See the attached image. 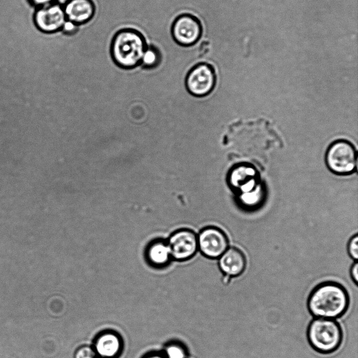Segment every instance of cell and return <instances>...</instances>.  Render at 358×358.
Returning <instances> with one entry per match:
<instances>
[{
	"label": "cell",
	"instance_id": "obj_1",
	"mask_svg": "<svg viewBox=\"0 0 358 358\" xmlns=\"http://www.w3.org/2000/svg\"><path fill=\"white\" fill-rule=\"evenodd\" d=\"M350 303L347 289L336 281L327 280L317 285L309 293L306 304L314 317L336 319L343 316Z\"/></svg>",
	"mask_w": 358,
	"mask_h": 358
},
{
	"label": "cell",
	"instance_id": "obj_2",
	"mask_svg": "<svg viewBox=\"0 0 358 358\" xmlns=\"http://www.w3.org/2000/svg\"><path fill=\"white\" fill-rule=\"evenodd\" d=\"M145 36L134 28H122L112 37L110 57L115 64L122 69H133L140 66L148 46Z\"/></svg>",
	"mask_w": 358,
	"mask_h": 358
},
{
	"label": "cell",
	"instance_id": "obj_3",
	"mask_svg": "<svg viewBox=\"0 0 358 358\" xmlns=\"http://www.w3.org/2000/svg\"><path fill=\"white\" fill-rule=\"evenodd\" d=\"M306 338L314 351L321 355H330L341 346L343 331L337 321L333 319L315 317L308 323Z\"/></svg>",
	"mask_w": 358,
	"mask_h": 358
},
{
	"label": "cell",
	"instance_id": "obj_4",
	"mask_svg": "<svg viewBox=\"0 0 358 358\" xmlns=\"http://www.w3.org/2000/svg\"><path fill=\"white\" fill-rule=\"evenodd\" d=\"M357 153L349 141L338 139L333 141L325 153V163L331 172L338 176H347L357 171Z\"/></svg>",
	"mask_w": 358,
	"mask_h": 358
},
{
	"label": "cell",
	"instance_id": "obj_5",
	"mask_svg": "<svg viewBox=\"0 0 358 358\" xmlns=\"http://www.w3.org/2000/svg\"><path fill=\"white\" fill-rule=\"evenodd\" d=\"M226 181L235 196L254 190L262 182L257 169L248 162L233 165L227 172Z\"/></svg>",
	"mask_w": 358,
	"mask_h": 358
},
{
	"label": "cell",
	"instance_id": "obj_6",
	"mask_svg": "<svg viewBox=\"0 0 358 358\" xmlns=\"http://www.w3.org/2000/svg\"><path fill=\"white\" fill-rule=\"evenodd\" d=\"M215 84V69L212 65L206 62H200L192 66L185 80L186 90L196 97H204L210 94Z\"/></svg>",
	"mask_w": 358,
	"mask_h": 358
},
{
	"label": "cell",
	"instance_id": "obj_7",
	"mask_svg": "<svg viewBox=\"0 0 358 358\" xmlns=\"http://www.w3.org/2000/svg\"><path fill=\"white\" fill-rule=\"evenodd\" d=\"M202 31L203 28L200 20L188 13L178 15L171 27L173 40L182 47L195 45L200 40Z\"/></svg>",
	"mask_w": 358,
	"mask_h": 358
},
{
	"label": "cell",
	"instance_id": "obj_8",
	"mask_svg": "<svg viewBox=\"0 0 358 358\" xmlns=\"http://www.w3.org/2000/svg\"><path fill=\"white\" fill-rule=\"evenodd\" d=\"M198 249L206 257L217 259L229 248L226 233L216 226H207L197 235Z\"/></svg>",
	"mask_w": 358,
	"mask_h": 358
},
{
	"label": "cell",
	"instance_id": "obj_9",
	"mask_svg": "<svg viewBox=\"0 0 358 358\" xmlns=\"http://www.w3.org/2000/svg\"><path fill=\"white\" fill-rule=\"evenodd\" d=\"M166 243L171 258L177 261L188 260L199 250L197 234L189 229H181L173 232Z\"/></svg>",
	"mask_w": 358,
	"mask_h": 358
},
{
	"label": "cell",
	"instance_id": "obj_10",
	"mask_svg": "<svg viewBox=\"0 0 358 358\" xmlns=\"http://www.w3.org/2000/svg\"><path fill=\"white\" fill-rule=\"evenodd\" d=\"M36 27L45 34L61 31L66 21L63 5L57 2L38 8L34 15Z\"/></svg>",
	"mask_w": 358,
	"mask_h": 358
},
{
	"label": "cell",
	"instance_id": "obj_11",
	"mask_svg": "<svg viewBox=\"0 0 358 358\" xmlns=\"http://www.w3.org/2000/svg\"><path fill=\"white\" fill-rule=\"evenodd\" d=\"M217 266L222 274L231 278H237L245 271L247 258L241 249L230 247L217 259Z\"/></svg>",
	"mask_w": 358,
	"mask_h": 358
},
{
	"label": "cell",
	"instance_id": "obj_12",
	"mask_svg": "<svg viewBox=\"0 0 358 358\" xmlns=\"http://www.w3.org/2000/svg\"><path fill=\"white\" fill-rule=\"evenodd\" d=\"M63 8L66 20L79 27L89 23L96 13L93 0H67Z\"/></svg>",
	"mask_w": 358,
	"mask_h": 358
},
{
	"label": "cell",
	"instance_id": "obj_13",
	"mask_svg": "<svg viewBox=\"0 0 358 358\" xmlns=\"http://www.w3.org/2000/svg\"><path fill=\"white\" fill-rule=\"evenodd\" d=\"M121 336L113 331H105L95 338L93 349L98 358H117L122 350Z\"/></svg>",
	"mask_w": 358,
	"mask_h": 358
},
{
	"label": "cell",
	"instance_id": "obj_14",
	"mask_svg": "<svg viewBox=\"0 0 358 358\" xmlns=\"http://www.w3.org/2000/svg\"><path fill=\"white\" fill-rule=\"evenodd\" d=\"M266 196V186L264 182L262 180L254 190L235 196V200L241 209L252 212L262 207Z\"/></svg>",
	"mask_w": 358,
	"mask_h": 358
},
{
	"label": "cell",
	"instance_id": "obj_15",
	"mask_svg": "<svg viewBox=\"0 0 358 358\" xmlns=\"http://www.w3.org/2000/svg\"><path fill=\"white\" fill-rule=\"evenodd\" d=\"M146 257L148 262L156 267L166 266L172 259L169 245L164 241L150 243L146 250Z\"/></svg>",
	"mask_w": 358,
	"mask_h": 358
},
{
	"label": "cell",
	"instance_id": "obj_16",
	"mask_svg": "<svg viewBox=\"0 0 358 358\" xmlns=\"http://www.w3.org/2000/svg\"><path fill=\"white\" fill-rule=\"evenodd\" d=\"M162 52L153 44H148L143 55L140 66L146 70H152L159 66L162 62Z\"/></svg>",
	"mask_w": 358,
	"mask_h": 358
},
{
	"label": "cell",
	"instance_id": "obj_17",
	"mask_svg": "<svg viewBox=\"0 0 358 358\" xmlns=\"http://www.w3.org/2000/svg\"><path fill=\"white\" fill-rule=\"evenodd\" d=\"M163 355L166 358H187V351L182 344L171 342L165 346Z\"/></svg>",
	"mask_w": 358,
	"mask_h": 358
},
{
	"label": "cell",
	"instance_id": "obj_18",
	"mask_svg": "<svg viewBox=\"0 0 358 358\" xmlns=\"http://www.w3.org/2000/svg\"><path fill=\"white\" fill-rule=\"evenodd\" d=\"M347 252L353 262L357 260L358 258V235L357 234L352 236L347 243Z\"/></svg>",
	"mask_w": 358,
	"mask_h": 358
},
{
	"label": "cell",
	"instance_id": "obj_19",
	"mask_svg": "<svg viewBox=\"0 0 358 358\" xmlns=\"http://www.w3.org/2000/svg\"><path fill=\"white\" fill-rule=\"evenodd\" d=\"M92 347L83 345L78 348L75 352L74 358H96Z\"/></svg>",
	"mask_w": 358,
	"mask_h": 358
},
{
	"label": "cell",
	"instance_id": "obj_20",
	"mask_svg": "<svg viewBox=\"0 0 358 358\" xmlns=\"http://www.w3.org/2000/svg\"><path fill=\"white\" fill-rule=\"evenodd\" d=\"M79 28V26L66 20L61 29V31L64 34L71 36L76 34L78 31Z\"/></svg>",
	"mask_w": 358,
	"mask_h": 358
},
{
	"label": "cell",
	"instance_id": "obj_21",
	"mask_svg": "<svg viewBox=\"0 0 358 358\" xmlns=\"http://www.w3.org/2000/svg\"><path fill=\"white\" fill-rule=\"evenodd\" d=\"M350 275L355 285H357L358 282V263L357 261L353 262L350 268Z\"/></svg>",
	"mask_w": 358,
	"mask_h": 358
},
{
	"label": "cell",
	"instance_id": "obj_22",
	"mask_svg": "<svg viewBox=\"0 0 358 358\" xmlns=\"http://www.w3.org/2000/svg\"><path fill=\"white\" fill-rule=\"evenodd\" d=\"M28 1L31 6L38 8L55 3L56 0H28Z\"/></svg>",
	"mask_w": 358,
	"mask_h": 358
},
{
	"label": "cell",
	"instance_id": "obj_23",
	"mask_svg": "<svg viewBox=\"0 0 358 358\" xmlns=\"http://www.w3.org/2000/svg\"><path fill=\"white\" fill-rule=\"evenodd\" d=\"M143 358H166L163 354L152 353L145 356Z\"/></svg>",
	"mask_w": 358,
	"mask_h": 358
},
{
	"label": "cell",
	"instance_id": "obj_24",
	"mask_svg": "<svg viewBox=\"0 0 358 358\" xmlns=\"http://www.w3.org/2000/svg\"><path fill=\"white\" fill-rule=\"evenodd\" d=\"M96 358H98V357H96Z\"/></svg>",
	"mask_w": 358,
	"mask_h": 358
}]
</instances>
